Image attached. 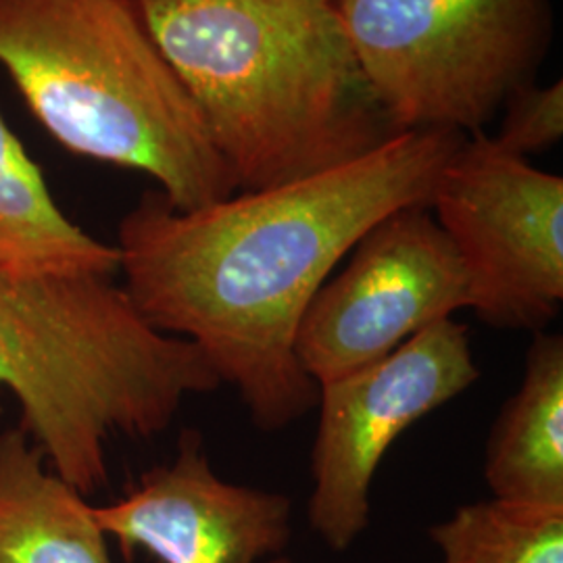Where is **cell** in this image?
I'll return each mask as SVG.
<instances>
[{"instance_id": "6da1fadb", "label": "cell", "mask_w": 563, "mask_h": 563, "mask_svg": "<svg viewBox=\"0 0 563 563\" xmlns=\"http://www.w3.org/2000/svg\"><path fill=\"white\" fill-rule=\"evenodd\" d=\"M463 141L409 130L360 159L192 211L144 192L118 225L121 286L153 328L201 351L255 426L282 430L318 405L295 353L309 302L376 223L430 207Z\"/></svg>"}, {"instance_id": "7a4b0ae2", "label": "cell", "mask_w": 563, "mask_h": 563, "mask_svg": "<svg viewBox=\"0 0 563 563\" xmlns=\"http://www.w3.org/2000/svg\"><path fill=\"white\" fill-rule=\"evenodd\" d=\"M239 190L301 180L401 134L339 0H141Z\"/></svg>"}, {"instance_id": "3957f363", "label": "cell", "mask_w": 563, "mask_h": 563, "mask_svg": "<svg viewBox=\"0 0 563 563\" xmlns=\"http://www.w3.org/2000/svg\"><path fill=\"white\" fill-rule=\"evenodd\" d=\"M220 376L192 342L141 316L109 276L25 282L0 274V388L20 428L81 495L109 483L115 437L153 439Z\"/></svg>"}, {"instance_id": "277c9868", "label": "cell", "mask_w": 563, "mask_h": 563, "mask_svg": "<svg viewBox=\"0 0 563 563\" xmlns=\"http://www.w3.org/2000/svg\"><path fill=\"white\" fill-rule=\"evenodd\" d=\"M0 67L65 151L146 174L174 209L239 192L141 0H0Z\"/></svg>"}, {"instance_id": "5b68a950", "label": "cell", "mask_w": 563, "mask_h": 563, "mask_svg": "<svg viewBox=\"0 0 563 563\" xmlns=\"http://www.w3.org/2000/svg\"><path fill=\"white\" fill-rule=\"evenodd\" d=\"M363 74L397 132L478 134L534 81L551 0H339Z\"/></svg>"}, {"instance_id": "8992f818", "label": "cell", "mask_w": 563, "mask_h": 563, "mask_svg": "<svg viewBox=\"0 0 563 563\" xmlns=\"http://www.w3.org/2000/svg\"><path fill=\"white\" fill-rule=\"evenodd\" d=\"M430 213L455 249L481 322L543 332L563 302V178L474 134L437 180Z\"/></svg>"}, {"instance_id": "52a82bcc", "label": "cell", "mask_w": 563, "mask_h": 563, "mask_svg": "<svg viewBox=\"0 0 563 563\" xmlns=\"http://www.w3.org/2000/svg\"><path fill=\"white\" fill-rule=\"evenodd\" d=\"M478 378L467 328L446 318L380 362L320 386L309 523L323 543L346 551L362 537L372 484L388 449Z\"/></svg>"}, {"instance_id": "ba28073f", "label": "cell", "mask_w": 563, "mask_h": 563, "mask_svg": "<svg viewBox=\"0 0 563 563\" xmlns=\"http://www.w3.org/2000/svg\"><path fill=\"white\" fill-rule=\"evenodd\" d=\"M467 307L462 262L428 207L395 211L351 251L302 316L295 353L318 384L334 383L397 351Z\"/></svg>"}, {"instance_id": "9c48e42d", "label": "cell", "mask_w": 563, "mask_h": 563, "mask_svg": "<svg viewBox=\"0 0 563 563\" xmlns=\"http://www.w3.org/2000/svg\"><path fill=\"white\" fill-rule=\"evenodd\" d=\"M95 518L125 560L144 549L163 563H257L292 537V501L220 478L195 430L181 432L174 462L144 472Z\"/></svg>"}, {"instance_id": "30bf717a", "label": "cell", "mask_w": 563, "mask_h": 563, "mask_svg": "<svg viewBox=\"0 0 563 563\" xmlns=\"http://www.w3.org/2000/svg\"><path fill=\"white\" fill-rule=\"evenodd\" d=\"M0 563H113L95 507L21 428L0 432Z\"/></svg>"}, {"instance_id": "8fae6325", "label": "cell", "mask_w": 563, "mask_h": 563, "mask_svg": "<svg viewBox=\"0 0 563 563\" xmlns=\"http://www.w3.org/2000/svg\"><path fill=\"white\" fill-rule=\"evenodd\" d=\"M0 274L74 280L120 274V253L71 222L0 111Z\"/></svg>"}, {"instance_id": "7c38bea8", "label": "cell", "mask_w": 563, "mask_h": 563, "mask_svg": "<svg viewBox=\"0 0 563 563\" xmlns=\"http://www.w3.org/2000/svg\"><path fill=\"white\" fill-rule=\"evenodd\" d=\"M484 481L497 499L563 505L562 334H534L520 388L490 430Z\"/></svg>"}, {"instance_id": "4fadbf2b", "label": "cell", "mask_w": 563, "mask_h": 563, "mask_svg": "<svg viewBox=\"0 0 563 563\" xmlns=\"http://www.w3.org/2000/svg\"><path fill=\"white\" fill-rule=\"evenodd\" d=\"M441 563H563V505L486 499L430 528Z\"/></svg>"}, {"instance_id": "5bb4252c", "label": "cell", "mask_w": 563, "mask_h": 563, "mask_svg": "<svg viewBox=\"0 0 563 563\" xmlns=\"http://www.w3.org/2000/svg\"><path fill=\"white\" fill-rule=\"evenodd\" d=\"M505 118L495 142L528 159L555 146L563 136V84L553 81L539 86L530 81L520 86L505 101Z\"/></svg>"}, {"instance_id": "9a60e30c", "label": "cell", "mask_w": 563, "mask_h": 563, "mask_svg": "<svg viewBox=\"0 0 563 563\" xmlns=\"http://www.w3.org/2000/svg\"><path fill=\"white\" fill-rule=\"evenodd\" d=\"M267 563H292L290 558H284V555H278V558H272V562Z\"/></svg>"}]
</instances>
